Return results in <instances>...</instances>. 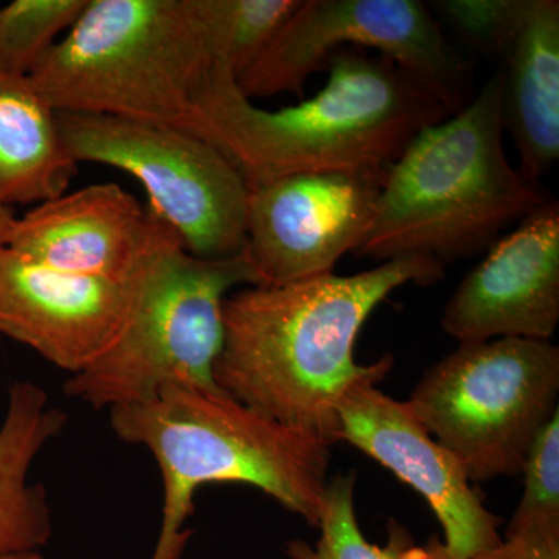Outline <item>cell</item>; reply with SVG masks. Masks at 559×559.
Listing matches in <instances>:
<instances>
[{
  "mask_svg": "<svg viewBox=\"0 0 559 559\" xmlns=\"http://www.w3.org/2000/svg\"><path fill=\"white\" fill-rule=\"evenodd\" d=\"M443 278L439 261L404 257L345 277L331 272L235 290L224 300L213 380L246 406L333 447L345 393L362 381L378 384L393 367L390 355L370 366L356 362L364 323L401 286Z\"/></svg>",
  "mask_w": 559,
  "mask_h": 559,
  "instance_id": "obj_1",
  "label": "cell"
},
{
  "mask_svg": "<svg viewBox=\"0 0 559 559\" xmlns=\"http://www.w3.org/2000/svg\"><path fill=\"white\" fill-rule=\"evenodd\" d=\"M326 68L314 97L266 110L215 64L183 130L221 151L252 190L304 173L388 170L423 128L451 117L380 53L344 47Z\"/></svg>",
  "mask_w": 559,
  "mask_h": 559,
  "instance_id": "obj_2",
  "label": "cell"
},
{
  "mask_svg": "<svg viewBox=\"0 0 559 559\" xmlns=\"http://www.w3.org/2000/svg\"><path fill=\"white\" fill-rule=\"evenodd\" d=\"M502 70L479 94L411 140L385 173L377 218L359 257L439 263L487 252L546 202L503 148Z\"/></svg>",
  "mask_w": 559,
  "mask_h": 559,
  "instance_id": "obj_3",
  "label": "cell"
},
{
  "mask_svg": "<svg viewBox=\"0 0 559 559\" xmlns=\"http://www.w3.org/2000/svg\"><path fill=\"white\" fill-rule=\"evenodd\" d=\"M124 443L159 465L164 503L148 559H180L197 489L245 484L319 527L330 484L331 444L246 406L224 390L167 388L145 403L109 409Z\"/></svg>",
  "mask_w": 559,
  "mask_h": 559,
  "instance_id": "obj_4",
  "label": "cell"
},
{
  "mask_svg": "<svg viewBox=\"0 0 559 559\" xmlns=\"http://www.w3.org/2000/svg\"><path fill=\"white\" fill-rule=\"evenodd\" d=\"M131 308L119 340L64 393L95 409L145 403L167 388L219 389L213 367L224 340V300L261 286L248 253L201 259L146 209V234L130 277Z\"/></svg>",
  "mask_w": 559,
  "mask_h": 559,
  "instance_id": "obj_5",
  "label": "cell"
},
{
  "mask_svg": "<svg viewBox=\"0 0 559 559\" xmlns=\"http://www.w3.org/2000/svg\"><path fill=\"white\" fill-rule=\"evenodd\" d=\"M213 66L197 0H87L28 79L57 112L183 130Z\"/></svg>",
  "mask_w": 559,
  "mask_h": 559,
  "instance_id": "obj_6",
  "label": "cell"
},
{
  "mask_svg": "<svg viewBox=\"0 0 559 559\" xmlns=\"http://www.w3.org/2000/svg\"><path fill=\"white\" fill-rule=\"evenodd\" d=\"M558 396L557 345L499 337L459 344L425 371L406 403L477 484L522 473Z\"/></svg>",
  "mask_w": 559,
  "mask_h": 559,
  "instance_id": "obj_7",
  "label": "cell"
},
{
  "mask_svg": "<svg viewBox=\"0 0 559 559\" xmlns=\"http://www.w3.org/2000/svg\"><path fill=\"white\" fill-rule=\"evenodd\" d=\"M72 159L109 165L142 183L153 209L183 248L201 259H230L248 246L249 190L240 171L193 132L167 124L57 112Z\"/></svg>",
  "mask_w": 559,
  "mask_h": 559,
  "instance_id": "obj_8",
  "label": "cell"
},
{
  "mask_svg": "<svg viewBox=\"0 0 559 559\" xmlns=\"http://www.w3.org/2000/svg\"><path fill=\"white\" fill-rule=\"evenodd\" d=\"M344 47L389 58L451 116L469 102L468 62L418 0H300L238 87L249 100L301 97L312 73Z\"/></svg>",
  "mask_w": 559,
  "mask_h": 559,
  "instance_id": "obj_9",
  "label": "cell"
},
{
  "mask_svg": "<svg viewBox=\"0 0 559 559\" xmlns=\"http://www.w3.org/2000/svg\"><path fill=\"white\" fill-rule=\"evenodd\" d=\"M385 173H304L249 190L246 253L261 286L331 274L356 252L377 218Z\"/></svg>",
  "mask_w": 559,
  "mask_h": 559,
  "instance_id": "obj_10",
  "label": "cell"
},
{
  "mask_svg": "<svg viewBox=\"0 0 559 559\" xmlns=\"http://www.w3.org/2000/svg\"><path fill=\"white\" fill-rule=\"evenodd\" d=\"M337 418V441L366 452L428 500L443 527L444 559H471L500 546L499 518L407 403L385 395L377 382L362 381L345 393Z\"/></svg>",
  "mask_w": 559,
  "mask_h": 559,
  "instance_id": "obj_11",
  "label": "cell"
},
{
  "mask_svg": "<svg viewBox=\"0 0 559 559\" xmlns=\"http://www.w3.org/2000/svg\"><path fill=\"white\" fill-rule=\"evenodd\" d=\"M559 323V202L546 201L502 235L452 293L441 329L459 344L550 341Z\"/></svg>",
  "mask_w": 559,
  "mask_h": 559,
  "instance_id": "obj_12",
  "label": "cell"
},
{
  "mask_svg": "<svg viewBox=\"0 0 559 559\" xmlns=\"http://www.w3.org/2000/svg\"><path fill=\"white\" fill-rule=\"evenodd\" d=\"M130 308L128 278L50 270L10 249L0 255V334L27 345L70 377L116 344Z\"/></svg>",
  "mask_w": 559,
  "mask_h": 559,
  "instance_id": "obj_13",
  "label": "cell"
},
{
  "mask_svg": "<svg viewBox=\"0 0 559 559\" xmlns=\"http://www.w3.org/2000/svg\"><path fill=\"white\" fill-rule=\"evenodd\" d=\"M146 234V210L117 183L40 202L16 218L9 249L40 266L124 282Z\"/></svg>",
  "mask_w": 559,
  "mask_h": 559,
  "instance_id": "obj_14",
  "label": "cell"
},
{
  "mask_svg": "<svg viewBox=\"0 0 559 559\" xmlns=\"http://www.w3.org/2000/svg\"><path fill=\"white\" fill-rule=\"evenodd\" d=\"M502 58L503 127L520 154L518 171L536 186L559 159L558 0H525Z\"/></svg>",
  "mask_w": 559,
  "mask_h": 559,
  "instance_id": "obj_15",
  "label": "cell"
},
{
  "mask_svg": "<svg viewBox=\"0 0 559 559\" xmlns=\"http://www.w3.org/2000/svg\"><path fill=\"white\" fill-rule=\"evenodd\" d=\"M68 425V415L49 406L46 390L31 381L11 384L0 425V555L32 554L53 533L43 485L28 484L40 450Z\"/></svg>",
  "mask_w": 559,
  "mask_h": 559,
  "instance_id": "obj_16",
  "label": "cell"
},
{
  "mask_svg": "<svg viewBox=\"0 0 559 559\" xmlns=\"http://www.w3.org/2000/svg\"><path fill=\"white\" fill-rule=\"evenodd\" d=\"M79 173L57 110L28 76L0 72V204L32 205L66 193Z\"/></svg>",
  "mask_w": 559,
  "mask_h": 559,
  "instance_id": "obj_17",
  "label": "cell"
},
{
  "mask_svg": "<svg viewBox=\"0 0 559 559\" xmlns=\"http://www.w3.org/2000/svg\"><path fill=\"white\" fill-rule=\"evenodd\" d=\"M300 0H197L215 64L235 79L250 68L275 38Z\"/></svg>",
  "mask_w": 559,
  "mask_h": 559,
  "instance_id": "obj_18",
  "label": "cell"
},
{
  "mask_svg": "<svg viewBox=\"0 0 559 559\" xmlns=\"http://www.w3.org/2000/svg\"><path fill=\"white\" fill-rule=\"evenodd\" d=\"M87 0H14L0 7V72L31 76Z\"/></svg>",
  "mask_w": 559,
  "mask_h": 559,
  "instance_id": "obj_19",
  "label": "cell"
},
{
  "mask_svg": "<svg viewBox=\"0 0 559 559\" xmlns=\"http://www.w3.org/2000/svg\"><path fill=\"white\" fill-rule=\"evenodd\" d=\"M356 473L337 474L330 479L320 518V539L316 547L304 540H289L290 559H390L364 538L355 509Z\"/></svg>",
  "mask_w": 559,
  "mask_h": 559,
  "instance_id": "obj_20",
  "label": "cell"
},
{
  "mask_svg": "<svg viewBox=\"0 0 559 559\" xmlns=\"http://www.w3.org/2000/svg\"><path fill=\"white\" fill-rule=\"evenodd\" d=\"M521 474L524 492L507 528L535 521L559 522V411L536 437Z\"/></svg>",
  "mask_w": 559,
  "mask_h": 559,
  "instance_id": "obj_21",
  "label": "cell"
},
{
  "mask_svg": "<svg viewBox=\"0 0 559 559\" xmlns=\"http://www.w3.org/2000/svg\"><path fill=\"white\" fill-rule=\"evenodd\" d=\"M439 11L463 39L502 57L524 13L525 0H441Z\"/></svg>",
  "mask_w": 559,
  "mask_h": 559,
  "instance_id": "obj_22",
  "label": "cell"
},
{
  "mask_svg": "<svg viewBox=\"0 0 559 559\" xmlns=\"http://www.w3.org/2000/svg\"><path fill=\"white\" fill-rule=\"evenodd\" d=\"M500 559H559V522L535 521L507 528Z\"/></svg>",
  "mask_w": 559,
  "mask_h": 559,
  "instance_id": "obj_23",
  "label": "cell"
},
{
  "mask_svg": "<svg viewBox=\"0 0 559 559\" xmlns=\"http://www.w3.org/2000/svg\"><path fill=\"white\" fill-rule=\"evenodd\" d=\"M14 223H16V216L11 213L10 207L0 204V255H2L3 250L9 249Z\"/></svg>",
  "mask_w": 559,
  "mask_h": 559,
  "instance_id": "obj_24",
  "label": "cell"
},
{
  "mask_svg": "<svg viewBox=\"0 0 559 559\" xmlns=\"http://www.w3.org/2000/svg\"><path fill=\"white\" fill-rule=\"evenodd\" d=\"M0 559H46L40 555V551H32V554H17V555H0Z\"/></svg>",
  "mask_w": 559,
  "mask_h": 559,
  "instance_id": "obj_25",
  "label": "cell"
},
{
  "mask_svg": "<svg viewBox=\"0 0 559 559\" xmlns=\"http://www.w3.org/2000/svg\"><path fill=\"white\" fill-rule=\"evenodd\" d=\"M471 559H500L498 554V547L492 550L484 551V554L476 555V557Z\"/></svg>",
  "mask_w": 559,
  "mask_h": 559,
  "instance_id": "obj_26",
  "label": "cell"
}]
</instances>
